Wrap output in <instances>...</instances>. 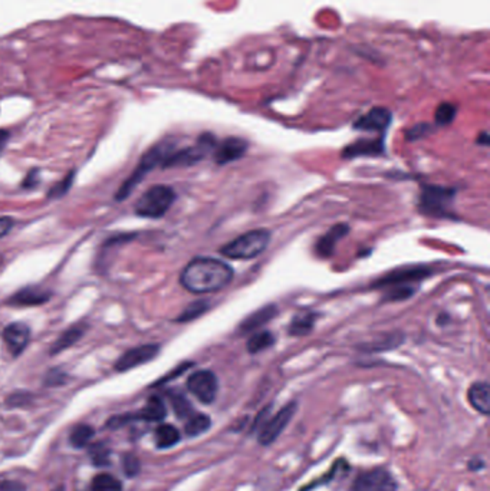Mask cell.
<instances>
[{"label":"cell","instance_id":"obj_21","mask_svg":"<svg viewBox=\"0 0 490 491\" xmlns=\"http://www.w3.org/2000/svg\"><path fill=\"white\" fill-rule=\"evenodd\" d=\"M167 415V408L164 405V401L160 397H151L144 408L140 411L139 418L144 421H151V422H160L165 418Z\"/></svg>","mask_w":490,"mask_h":491},{"label":"cell","instance_id":"obj_6","mask_svg":"<svg viewBox=\"0 0 490 491\" xmlns=\"http://www.w3.org/2000/svg\"><path fill=\"white\" fill-rule=\"evenodd\" d=\"M216 137L213 134H203L200 135V138L194 147H187L178 151H173L170 156H168L163 165L164 168L168 167H185V165H193L198 161L205 158L209 152L214 151L216 148Z\"/></svg>","mask_w":490,"mask_h":491},{"label":"cell","instance_id":"obj_11","mask_svg":"<svg viewBox=\"0 0 490 491\" xmlns=\"http://www.w3.org/2000/svg\"><path fill=\"white\" fill-rule=\"evenodd\" d=\"M431 272L426 267H410V269H398L394 272H390L384 278L374 282V287H390V286H405L409 282H417L425 279Z\"/></svg>","mask_w":490,"mask_h":491},{"label":"cell","instance_id":"obj_41","mask_svg":"<svg viewBox=\"0 0 490 491\" xmlns=\"http://www.w3.org/2000/svg\"><path fill=\"white\" fill-rule=\"evenodd\" d=\"M9 140V132L6 129H0V154H2L3 148L6 147Z\"/></svg>","mask_w":490,"mask_h":491},{"label":"cell","instance_id":"obj_37","mask_svg":"<svg viewBox=\"0 0 490 491\" xmlns=\"http://www.w3.org/2000/svg\"><path fill=\"white\" fill-rule=\"evenodd\" d=\"M0 491H26V488L21 481L5 480L0 481Z\"/></svg>","mask_w":490,"mask_h":491},{"label":"cell","instance_id":"obj_33","mask_svg":"<svg viewBox=\"0 0 490 491\" xmlns=\"http://www.w3.org/2000/svg\"><path fill=\"white\" fill-rule=\"evenodd\" d=\"M91 457H92V463L96 466H105L110 463V451L103 444H96L91 447Z\"/></svg>","mask_w":490,"mask_h":491},{"label":"cell","instance_id":"obj_1","mask_svg":"<svg viewBox=\"0 0 490 491\" xmlns=\"http://www.w3.org/2000/svg\"><path fill=\"white\" fill-rule=\"evenodd\" d=\"M233 275V269L221 259L196 258L183 269L180 283L185 291L206 295L225 289Z\"/></svg>","mask_w":490,"mask_h":491},{"label":"cell","instance_id":"obj_7","mask_svg":"<svg viewBox=\"0 0 490 491\" xmlns=\"http://www.w3.org/2000/svg\"><path fill=\"white\" fill-rule=\"evenodd\" d=\"M295 412H296V402H289L288 405H285L279 412H276V415L265 421L258 434L259 444L266 447L269 444L275 443L278 437L282 434V431L288 427Z\"/></svg>","mask_w":490,"mask_h":491},{"label":"cell","instance_id":"obj_38","mask_svg":"<svg viewBox=\"0 0 490 491\" xmlns=\"http://www.w3.org/2000/svg\"><path fill=\"white\" fill-rule=\"evenodd\" d=\"M30 395L29 394H25V393H21V394H13L12 397H9L8 399V404L12 405V406H18V405H25L28 401H29Z\"/></svg>","mask_w":490,"mask_h":491},{"label":"cell","instance_id":"obj_19","mask_svg":"<svg viewBox=\"0 0 490 491\" xmlns=\"http://www.w3.org/2000/svg\"><path fill=\"white\" fill-rule=\"evenodd\" d=\"M470 405L483 415L490 412V386L487 382L473 384L467 393Z\"/></svg>","mask_w":490,"mask_h":491},{"label":"cell","instance_id":"obj_22","mask_svg":"<svg viewBox=\"0 0 490 491\" xmlns=\"http://www.w3.org/2000/svg\"><path fill=\"white\" fill-rule=\"evenodd\" d=\"M316 322V313H302L292 319L289 325V335L302 337L312 332Z\"/></svg>","mask_w":490,"mask_h":491},{"label":"cell","instance_id":"obj_16","mask_svg":"<svg viewBox=\"0 0 490 491\" xmlns=\"http://www.w3.org/2000/svg\"><path fill=\"white\" fill-rule=\"evenodd\" d=\"M349 227L347 224H335L331 230H328L315 244L316 255L320 258H331L336 243L348 234Z\"/></svg>","mask_w":490,"mask_h":491},{"label":"cell","instance_id":"obj_27","mask_svg":"<svg viewBox=\"0 0 490 491\" xmlns=\"http://www.w3.org/2000/svg\"><path fill=\"white\" fill-rule=\"evenodd\" d=\"M94 491H123V484L111 474H98L92 480Z\"/></svg>","mask_w":490,"mask_h":491},{"label":"cell","instance_id":"obj_28","mask_svg":"<svg viewBox=\"0 0 490 491\" xmlns=\"http://www.w3.org/2000/svg\"><path fill=\"white\" fill-rule=\"evenodd\" d=\"M170 401H172V405H173V410H174L176 415L180 419L190 418L193 415V405L183 394H178V393L170 394Z\"/></svg>","mask_w":490,"mask_h":491},{"label":"cell","instance_id":"obj_34","mask_svg":"<svg viewBox=\"0 0 490 491\" xmlns=\"http://www.w3.org/2000/svg\"><path fill=\"white\" fill-rule=\"evenodd\" d=\"M394 289L385 295V300H405L414 293V287L410 286H393Z\"/></svg>","mask_w":490,"mask_h":491},{"label":"cell","instance_id":"obj_43","mask_svg":"<svg viewBox=\"0 0 490 491\" xmlns=\"http://www.w3.org/2000/svg\"><path fill=\"white\" fill-rule=\"evenodd\" d=\"M52 491H63V488H62V487H58V488H55V490H52Z\"/></svg>","mask_w":490,"mask_h":491},{"label":"cell","instance_id":"obj_36","mask_svg":"<svg viewBox=\"0 0 490 491\" xmlns=\"http://www.w3.org/2000/svg\"><path fill=\"white\" fill-rule=\"evenodd\" d=\"M41 181V177H39V170H32L23 180L22 182V187L25 189H32V187H37V185L39 184Z\"/></svg>","mask_w":490,"mask_h":491},{"label":"cell","instance_id":"obj_32","mask_svg":"<svg viewBox=\"0 0 490 491\" xmlns=\"http://www.w3.org/2000/svg\"><path fill=\"white\" fill-rule=\"evenodd\" d=\"M123 468H124L125 476L135 477L140 472V468H141L140 460L134 454H125L123 457Z\"/></svg>","mask_w":490,"mask_h":491},{"label":"cell","instance_id":"obj_10","mask_svg":"<svg viewBox=\"0 0 490 491\" xmlns=\"http://www.w3.org/2000/svg\"><path fill=\"white\" fill-rule=\"evenodd\" d=\"M159 352H160V345L156 344H148V345H141L137 348L128 349L121 355L120 359L116 361L115 370L125 372L140 365H144L150 361H153L159 355Z\"/></svg>","mask_w":490,"mask_h":491},{"label":"cell","instance_id":"obj_26","mask_svg":"<svg viewBox=\"0 0 490 491\" xmlns=\"http://www.w3.org/2000/svg\"><path fill=\"white\" fill-rule=\"evenodd\" d=\"M94 434L95 432H94L92 427H90L87 424H81L72 430L70 441L75 448H82L91 443Z\"/></svg>","mask_w":490,"mask_h":491},{"label":"cell","instance_id":"obj_23","mask_svg":"<svg viewBox=\"0 0 490 491\" xmlns=\"http://www.w3.org/2000/svg\"><path fill=\"white\" fill-rule=\"evenodd\" d=\"M180 441V432L170 424H163L156 430V444L159 448H170Z\"/></svg>","mask_w":490,"mask_h":491},{"label":"cell","instance_id":"obj_24","mask_svg":"<svg viewBox=\"0 0 490 491\" xmlns=\"http://www.w3.org/2000/svg\"><path fill=\"white\" fill-rule=\"evenodd\" d=\"M275 344V335L269 331H262L249 337L246 348L250 353H259Z\"/></svg>","mask_w":490,"mask_h":491},{"label":"cell","instance_id":"obj_9","mask_svg":"<svg viewBox=\"0 0 490 491\" xmlns=\"http://www.w3.org/2000/svg\"><path fill=\"white\" fill-rule=\"evenodd\" d=\"M394 477L384 468L365 471L356 479L351 491H396Z\"/></svg>","mask_w":490,"mask_h":491},{"label":"cell","instance_id":"obj_2","mask_svg":"<svg viewBox=\"0 0 490 491\" xmlns=\"http://www.w3.org/2000/svg\"><path fill=\"white\" fill-rule=\"evenodd\" d=\"M173 151H174V144L173 143H167V141L160 143V144L154 145L153 148H150L145 152V154L143 156V158L139 163L137 168H135V170L132 171V174L123 182L120 190L116 191L115 200L124 201L128 196H131L134 189L137 187V184H140L144 180L147 173H150L151 170H154L157 165H163L164 160L168 156H170Z\"/></svg>","mask_w":490,"mask_h":491},{"label":"cell","instance_id":"obj_17","mask_svg":"<svg viewBox=\"0 0 490 491\" xmlns=\"http://www.w3.org/2000/svg\"><path fill=\"white\" fill-rule=\"evenodd\" d=\"M385 151L382 138L380 140H358L343 151L344 158H357L364 156H380Z\"/></svg>","mask_w":490,"mask_h":491},{"label":"cell","instance_id":"obj_13","mask_svg":"<svg viewBox=\"0 0 490 491\" xmlns=\"http://www.w3.org/2000/svg\"><path fill=\"white\" fill-rule=\"evenodd\" d=\"M247 141L239 137H229L221 145L214 148V161L218 165L233 163L245 156L247 151Z\"/></svg>","mask_w":490,"mask_h":491},{"label":"cell","instance_id":"obj_18","mask_svg":"<svg viewBox=\"0 0 490 491\" xmlns=\"http://www.w3.org/2000/svg\"><path fill=\"white\" fill-rule=\"evenodd\" d=\"M278 315V308L275 304H266L262 309L253 312L249 315L239 326V333L246 335L253 331H256L258 328L266 325L269 320H272Z\"/></svg>","mask_w":490,"mask_h":491},{"label":"cell","instance_id":"obj_4","mask_svg":"<svg viewBox=\"0 0 490 491\" xmlns=\"http://www.w3.org/2000/svg\"><path fill=\"white\" fill-rule=\"evenodd\" d=\"M176 200V193L168 185H153L148 189L140 200L135 202V214L147 218H160L163 217Z\"/></svg>","mask_w":490,"mask_h":491},{"label":"cell","instance_id":"obj_15","mask_svg":"<svg viewBox=\"0 0 490 491\" xmlns=\"http://www.w3.org/2000/svg\"><path fill=\"white\" fill-rule=\"evenodd\" d=\"M391 124V112L387 108H373L365 115H363L360 120L354 124L357 129L361 131H385Z\"/></svg>","mask_w":490,"mask_h":491},{"label":"cell","instance_id":"obj_29","mask_svg":"<svg viewBox=\"0 0 490 491\" xmlns=\"http://www.w3.org/2000/svg\"><path fill=\"white\" fill-rule=\"evenodd\" d=\"M209 309V303L206 300H198V302H193L190 303L187 308H185L180 316L177 317V322H181V324H185V322L194 320L197 317H200L203 313H206Z\"/></svg>","mask_w":490,"mask_h":491},{"label":"cell","instance_id":"obj_31","mask_svg":"<svg viewBox=\"0 0 490 491\" xmlns=\"http://www.w3.org/2000/svg\"><path fill=\"white\" fill-rule=\"evenodd\" d=\"M74 178H75V171H71L62 181H59L58 184L54 185L52 189H50L48 197L49 198H59V197L65 196L68 191H70V189L72 187Z\"/></svg>","mask_w":490,"mask_h":491},{"label":"cell","instance_id":"obj_3","mask_svg":"<svg viewBox=\"0 0 490 491\" xmlns=\"http://www.w3.org/2000/svg\"><path fill=\"white\" fill-rule=\"evenodd\" d=\"M270 239H272V234L266 229L250 230L225 244L221 249V253L225 258L234 260L255 259L266 250Z\"/></svg>","mask_w":490,"mask_h":491},{"label":"cell","instance_id":"obj_12","mask_svg":"<svg viewBox=\"0 0 490 491\" xmlns=\"http://www.w3.org/2000/svg\"><path fill=\"white\" fill-rule=\"evenodd\" d=\"M2 337L13 357H18L26 349L30 341V329L22 322H14L3 329Z\"/></svg>","mask_w":490,"mask_h":491},{"label":"cell","instance_id":"obj_35","mask_svg":"<svg viewBox=\"0 0 490 491\" xmlns=\"http://www.w3.org/2000/svg\"><path fill=\"white\" fill-rule=\"evenodd\" d=\"M66 379V375L63 374L62 370L59 369H52V370H49L48 374H46V378H45V384L49 385V386H55V385H62Z\"/></svg>","mask_w":490,"mask_h":491},{"label":"cell","instance_id":"obj_39","mask_svg":"<svg viewBox=\"0 0 490 491\" xmlns=\"http://www.w3.org/2000/svg\"><path fill=\"white\" fill-rule=\"evenodd\" d=\"M14 222L10 217H0V239L5 237L13 227Z\"/></svg>","mask_w":490,"mask_h":491},{"label":"cell","instance_id":"obj_20","mask_svg":"<svg viewBox=\"0 0 490 491\" xmlns=\"http://www.w3.org/2000/svg\"><path fill=\"white\" fill-rule=\"evenodd\" d=\"M85 329H87L85 325H74L71 328H68L54 342L52 348H50V355H57L75 345L83 336V333H85Z\"/></svg>","mask_w":490,"mask_h":491},{"label":"cell","instance_id":"obj_42","mask_svg":"<svg viewBox=\"0 0 490 491\" xmlns=\"http://www.w3.org/2000/svg\"><path fill=\"white\" fill-rule=\"evenodd\" d=\"M478 144H482V145H487L489 144V134L487 132H483L482 134V138H478Z\"/></svg>","mask_w":490,"mask_h":491},{"label":"cell","instance_id":"obj_40","mask_svg":"<svg viewBox=\"0 0 490 491\" xmlns=\"http://www.w3.org/2000/svg\"><path fill=\"white\" fill-rule=\"evenodd\" d=\"M429 128H430V127H429L427 124H420V125L411 128V129L409 131V138H410V140H417V138H420L421 135H425L426 131H429Z\"/></svg>","mask_w":490,"mask_h":491},{"label":"cell","instance_id":"obj_5","mask_svg":"<svg viewBox=\"0 0 490 491\" xmlns=\"http://www.w3.org/2000/svg\"><path fill=\"white\" fill-rule=\"evenodd\" d=\"M456 197V190L437 187V185H425L420 191L418 209L430 217H447L451 211V205Z\"/></svg>","mask_w":490,"mask_h":491},{"label":"cell","instance_id":"obj_25","mask_svg":"<svg viewBox=\"0 0 490 491\" xmlns=\"http://www.w3.org/2000/svg\"><path fill=\"white\" fill-rule=\"evenodd\" d=\"M210 427H212L210 417H207L205 414H193L189 418L184 430H185V434H187L189 437H197L203 432H206Z\"/></svg>","mask_w":490,"mask_h":491},{"label":"cell","instance_id":"obj_14","mask_svg":"<svg viewBox=\"0 0 490 491\" xmlns=\"http://www.w3.org/2000/svg\"><path fill=\"white\" fill-rule=\"evenodd\" d=\"M50 299V292L38 286H28L21 289L18 293H14L8 303L10 306L16 308H29V306H39V304L46 303Z\"/></svg>","mask_w":490,"mask_h":491},{"label":"cell","instance_id":"obj_30","mask_svg":"<svg viewBox=\"0 0 490 491\" xmlns=\"http://www.w3.org/2000/svg\"><path fill=\"white\" fill-rule=\"evenodd\" d=\"M456 107L450 103H443L438 105V108L436 109V123L438 125H447L450 123H453L454 116H456Z\"/></svg>","mask_w":490,"mask_h":491},{"label":"cell","instance_id":"obj_8","mask_svg":"<svg viewBox=\"0 0 490 491\" xmlns=\"http://www.w3.org/2000/svg\"><path fill=\"white\" fill-rule=\"evenodd\" d=\"M187 388L200 402L212 404L217 397L218 381L212 370L203 369L189 377Z\"/></svg>","mask_w":490,"mask_h":491}]
</instances>
